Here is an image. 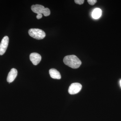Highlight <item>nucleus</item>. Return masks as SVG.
Segmentation results:
<instances>
[{
	"label": "nucleus",
	"mask_w": 121,
	"mask_h": 121,
	"mask_svg": "<svg viewBox=\"0 0 121 121\" xmlns=\"http://www.w3.org/2000/svg\"><path fill=\"white\" fill-rule=\"evenodd\" d=\"M63 62L65 65L73 69L78 68L82 64L81 60L74 55L65 56L64 58Z\"/></svg>",
	"instance_id": "nucleus-1"
},
{
	"label": "nucleus",
	"mask_w": 121,
	"mask_h": 121,
	"mask_svg": "<svg viewBox=\"0 0 121 121\" xmlns=\"http://www.w3.org/2000/svg\"><path fill=\"white\" fill-rule=\"evenodd\" d=\"M31 9L33 12L37 13V15L43 14L44 16H48L51 13L49 9L44 8L43 6L41 5H33L31 7Z\"/></svg>",
	"instance_id": "nucleus-2"
},
{
	"label": "nucleus",
	"mask_w": 121,
	"mask_h": 121,
	"mask_svg": "<svg viewBox=\"0 0 121 121\" xmlns=\"http://www.w3.org/2000/svg\"><path fill=\"white\" fill-rule=\"evenodd\" d=\"M28 33L30 36L38 40L43 39L46 36V34L43 30L39 29H30L29 30Z\"/></svg>",
	"instance_id": "nucleus-3"
},
{
	"label": "nucleus",
	"mask_w": 121,
	"mask_h": 121,
	"mask_svg": "<svg viewBox=\"0 0 121 121\" xmlns=\"http://www.w3.org/2000/svg\"><path fill=\"white\" fill-rule=\"evenodd\" d=\"M82 85L78 83H74L71 84L68 89V93L71 95L77 94L81 91Z\"/></svg>",
	"instance_id": "nucleus-4"
},
{
	"label": "nucleus",
	"mask_w": 121,
	"mask_h": 121,
	"mask_svg": "<svg viewBox=\"0 0 121 121\" xmlns=\"http://www.w3.org/2000/svg\"><path fill=\"white\" fill-rule=\"evenodd\" d=\"M9 42V38L8 36H5L2 39L0 44V55H2L6 52Z\"/></svg>",
	"instance_id": "nucleus-5"
},
{
	"label": "nucleus",
	"mask_w": 121,
	"mask_h": 121,
	"mask_svg": "<svg viewBox=\"0 0 121 121\" xmlns=\"http://www.w3.org/2000/svg\"><path fill=\"white\" fill-rule=\"evenodd\" d=\"M30 59L33 65H36L41 61V57L40 55L38 53L33 52L30 54Z\"/></svg>",
	"instance_id": "nucleus-6"
},
{
	"label": "nucleus",
	"mask_w": 121,
	"mask_h": 121,
	"mask_svg": "<svg viewBox=\"0 0 121 121\" xmlns=\"http://www.w3.org/2000/svg\"><path fill=\"white\" fill-rule=\"evenodd\" d=\"M17 74V69L15 68H12L9 72L7 78V81L9 83L13 82L16 78Z\"/></svg>",
	"instance_id": "nucleus-7"
},
{
	"label": "nucleus",
	"mask_w": 121,
	"mask_h": 121,
	"mask_svg": "<svg viewBox=\"0 0 121 121\" xmlns=\"http://www.w3.org/2000/svg\"><path fill=\"white\" fill-rule=\"evenodd\" d=\"M49 74L51 77L55 79H60L61 76L60 73L56 69L52 68L49 70Z\"/></svg>",
	"instance_id": "nucleus-8"
},
{
	"label": "nucleus",
	"mask_w": 121,
	"mask_h": 121,
	"mask_svg": "<svg viewBox=\"0 0 121 121\" xmlns=\"http://www.w3.org/2000/svg\"><path fill=\"white\" fill-rule=\"evenodd\" d=\"M102 14V11L100 9H95L92 13V16L93 18L95 19H98L100 17Z\"/></svg>",
	"instance_id": "nucleus-9"
},
{
	"label": "nucleus",
	"mask_w": 121,
	"mask_h": 121,
	"mask_svg": "<svg viewBox=\"0 0 121 121\" xmlns=\"http://www.w3.org/2000/svg\"><path fill=\"white\" fill-rule=\"evenodd\" d=\"M87 1L89 4L92 5L95 4L97 2V0H88Z\"/></svg>",
	"instance_id": "nucleus-10"
},
{
	"label": "nucleus",
	"mask_w": 121,
	"mask_h": 121,
	"mask_svg": "<svg viewBox=\"0 0 121 121\" xmlns=\"http://www.w3.org/2000/svg\"><path fill=\"white\" fill-rule=\"evenodd\" d=\"M75 2L76 4L79 5L82 4L84 2V0H75Z\"/></svg>",
	"instance_id": "nucleus-11"
},
{
	"label": "nucleus",
	"mask_w": 121,
	"mask_h": 121,
	"mask_svg": "<svg viewBox=\"0 0 121 121\" xmlns=\"http://www.w3.org/2000/svg\"><path fill=\"white\" fill-rule=\"evenodd\" d=\"M43 17V15H37L36 16V18L38 19H41Z\"/></svg>",
	"instance_id": "nucleus-12"
},
{
	"label": "nucleus",
	"mask_w": 121,
	"mask_h": 121,
	"mask_svg": "<svg viewBox=\"0 0 121 121\" xmlns=\"http://www.w3.org/2000/svg\"><path fill=\"white\" fill-rule=\"evenodd\" d=\"M120 85H121V80H120Z\"/></svg>",
	"instance_id": "nucleus-13"
}]
</instances>
